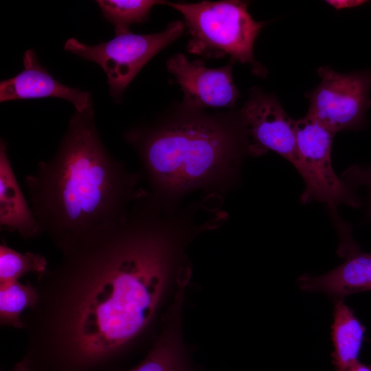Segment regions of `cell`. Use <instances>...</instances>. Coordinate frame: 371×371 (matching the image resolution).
Returning <instances> with one entry per match:
<instances>
[{
  "label": "cell",
  "mask_w": 371,
  "mask_h": 371,
  "mask_svg": "<svg viewBox=\"0 0 371 371\" xmlns=\"http://www.w3.org/2000/svg\"><path fill=\"white\" fill-rule=\"evenodd\" d=\"M197 235L186 210L138 197L122 221L37 275L38 300L22 315L26 357L74 370L120 353L149 325L171 277L188 267L184 248Z\"/></svg>",
  "instance_id": "obj_1"
},
{
  "label": "cell",
  "mask_w": 371,
  "mask_h": 371,
  "mask_svg": "<svg viewBox=\"0 0 371 371\" xmlns=\"http://www.w3.org/2000/svg\"><path fill=\"white\" fill-rule=\"evenodd\" d=\"M140 181L107 150L93 106L76 111L54 155L25 179L43 234L61 252L122 221L146 190Z\"/></svg>",
  "instance_id": "obj_2"
},
{
  "label": "cell",
  "mask_w": 371,
  "mask_h": 371,
  "mask_svg": "<svg viewBox=\"0 0 371 371\" xmlns=\"http://www.w3.org/2000/svg\"><path fill=\"white\" fill-rule=\"evenodd\" d=\"M124 137L138 156L148 192L169 207L197 191L222 197L238 185L243 160L251 156L239 110L212 113L181 103Z\"/></svg>",
  "instance_id": "obj_3"
},
{
  "label": "cell",
  "mask_w": 371,
  "mask_h": 371,
  "mask_svg": "<svg viewBox=\"0 0 371 371\" xmlns=\"http://www.w3.org/2000/svg\"><path fill=\"white\" fill-rule=\"evenodd\" d=\"M179 12L190 35L189 53L205 58L228 56L230 60L248 64L254 74L265 77L267 69L254 56V45L267 22L256 21L247 1H202L199 3L169 2Z\"/></svg>",
  "instance_id": "obj_4"
},
{
  "label": "cell",
  "mask_w": 371,
  "mask_h": 371,
  "mask_svg": "<svg viewBox=\"0 0 371 371\" xmlns=\"http://www.w3.org/2000/svg\"><path fill=\"white\" fill-rule=\"evenodd\" d=\"M181 21L170 23L158 33L115 36L96 45L85 44L75 38L66 41L65 50L98 64L106 74L111 96L117 102L139 71L161 50L183 34Z\"/></svg>",
  "instance_id": "obj_5"
},
{
  "label": "cell",
  "mask_w": 371,
  "mask_h": 371,
  "mask_svg": "<svg viewBox=\"0 0 371 371\" xmlns=\"http://www.w3.org/2000/svg\"><path fill=\"white\" fill-rule=\"evenodd\" d=\"M295 132L298 154L295 169L305 183L301 202H322L330 210L340 204L359 207L358 196L337 176L332 166L331 148L335 133L306 115L295 120Z\"/></svg>",
  "instance_id": "obj_6"
},
{
  "label": "cell",
  "mask_w": 371,
  "mask_h": 371,
  "mask_svg": "<svg viewBox=\"0 0 371 371\" xmlns=\"http://www.w3.org/2000/svg\"><path fill=\"white\" fill-rule=\"evenodd\" d=\"M317 73L321 82L305 95L309 100L306 115L335 133L363 128L371 107V69L342 74L325 66Z\"/></svg>",
  "instance_id": "obj_7"
},
{
  "label": "cell",
  "mask_w": 371,
  "mask_h": 371,
  "mask_svg": "<svg viewBox=\"0 0 371 371\" xmlns=\"http://www.w3.org/2000/svg\"><path fill=\"white\" fill-rule=\"evenodd\" d=\"M239 111L250 139L251 156L258 157L271 150L296 168L298 154L295 120L288 115L277 98L253 87Z\"/></svg>",
  "instance_id": "obj_8"
},
{
  "label": "cell",
  "mask_w": 371,
  "mask_h": 371,
  "mask_svg": "<svg viewBox=\"0 0 371 371\" xmlns=\"http://www.w3.org/2000/svg\"><path fill=\"white\" fill-rule=\"evenodd\" d=\"M234 64L229 60L223 67L210 68L202 60H189L179 53L167 60L166 67L181 88L183 105L199 110H232L240 98L232 77Z\"/></svg>",
  "instance_id": "obj_9"
},
{
  "label": "cell",
  "mask_w": 371,
  "mask_h": 371,
  "mask_svg": "<svg viewBox=\"0 0 371 371\" xmlns=\"http://www.w3.org/2000/svg\"><path fill=\"white\" fill-rule=\"evenodd\" d=\"M337 254L344 262L320 276L303 274L297 280L304 291L322 293L336 300L371 291V252L360 250L355 240L339 244Z\"/></svg>",
  "instance_id": "obj_10"
},
{
  "label": "cell",
  "mask_w": 371,
  "mask_h": 371,
  "mask_svg": "<svg viewBox=\"0 0 371 371\" xmlns=\"http://www.w3.org/2000/svg\"><path fill=\"white\" fill-rule=\"evenodd\" d=\"M23 69L0 83L1 102L24 99L58 98L70 102L77 111L93 106L89 92L62 84L43 67L36 52L30 49L23 58Z\"/></svg>",
  "instance_id": "obj_11"
},
{
  "label": "cell",
  "mask_w": 371,
  "mask_h": 371,
  "mask_svg": "<svg viewBox=\"0 0 371 371\" xmlns=\"http://www.w3.org/2000/svg\"><path fill=\"white\" fill-rule=\"evenodd\" d=\"M0 226L25 239L43 234L39 223L17 182L5 142H0Z\"/></svg>",
  "instance_id": "obj_12"
},
{
  "label": "cell",
  "mask_w": 371,
  "mask_h": 371,
  "mask_svg": "<svg viewBox=\"0 0 371 371\" xmlns=\"http://www.w3.org/2000/svg\"><path fill=\"white\" fill-rule=\"evenodd\" d=\"M182 299V296L177 297L166 328L146 357L127 371H192L181 339L179 315Z\"/></svg>",
  "instance_id": "obj_13"
},
{
  "label": "cell",
  "mask_w": 371,
  "mask_h": 371,
  "mask_svg": "<svg viewBox=\"0 0 371 371\" xmlns=\"http://www.w3.org/2000/svg\"><path fill=\"white\" fill-rule=\"evenodd\" d=\"M366 328L344 300H336L331 337L335 371H345L359 361Z\"/></svg>",
  "instance_id": "obj_14"
},
{
  "label": "cell",
  "mask_w": 371,
  "mask_h": 371,
  "mask_svg": "<svg viewBox=\"0 0 371 371\" xmlns=\"http://www.w3.org/2000/svg\"><path fill=\"white\" fill-rule=\"evenodd\" d=\"M38 293L35 285L19 280L0 285V324L23 329L22 315L37 303Z\"/></svg>",
  "instance_id": "obj_15"
},
{
  "label": "cell",
  "mask_w": 371,
  "mask_h": 371,
  "mask_svg": "<svg viewBox=\"0 0 371 371\" xmlns=\"http://www.w3.org/2000/svg\"><path fill=\"white\" fill-rule=\"evenodd\" d=\"M166 1L157 0H98L104 18L115 29V36L131 32L130 26L146 21L152 8Z\"/></svg>",
  "instance_id": "obj_16"
},
{
  "label": "cell",
  "mask_w": 371,
  "mask_h": 371,
  "mask_svg": "<svg viewBox=\"0 0 371 371\" xmlns=\"http://www.w3.org/2000/svg\"><path fill=\"white\" fill-rule=\"evenodd\" d=\"M47 269L46 258L39 254L16 251L4 243L0 245V285L14 281L29 273L40 274Z\"/></svg>",
  "instance_id": "obj_17"
},
{
  "label": "cell",
  "mask_w": 371,
  "mask_h": 371,
  "mask_svg": "<svg viewBox=\"0 0 371 371\" xmlns=\"http://www.w3.org/2000/svg\"><path fill=\"white\" fill-rule=\"evenodd\" d=\"M342 180L350 187L363 186L368 190V218L371 219V165H353L342 174Z\"/></svg>",
  "instance_id": "obj_18"
},
{
  "label": "cell",
  "mask_w": 371,
  "mask_h": 371,
  "mask_svg": "<svg viewBox=\"0 0 371 371\" xmlns=\"http://www.w3.org/2000/svg\"><path fill=\"white\" fill-rule=\"evenodd\" d=\"M327 2L337 10L350 8L366 3V1L343 0V1H327Z\"/></svg>",
  "instance_id": "obj_19"
},
{
  "label": "cell",
  "mask_w": 371,
  "mask_h": 371,
  "mask_svg": "<svg viewBox=\"0 0 371 371\" xmlns=\"http://www.w3.org/2000/svg\"><path fill=\"white\" fill-rule=\"evenodd\" d=\"M11 371H33L28 359H24L18 363Z\"/></svg>",
  "instance_id": "obj_20"
},
{
  "label": "cell",
  "mask_w": 371,
  "mask_h": 371,
  "mask_svg": "<svg viewBox=\"0 0 371 371\" xmlns=\"http://www.w3.org/2000/svg\"><path fill=\"white\" fill-rule=\"evenodd\" d=\"M345 371H371V365H366L358 361Z\"/></svg>",
  "instance_id": "obj_21"
}]
</instances>
